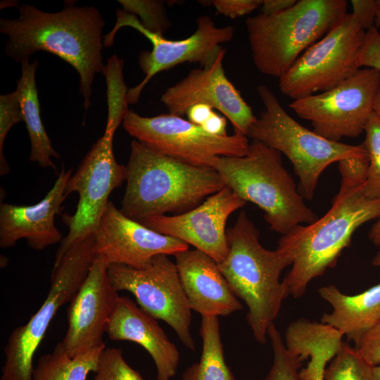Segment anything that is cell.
<instances>
[{"instance_id": "22", "label": "cell", "mask_w": 380, "mask_h": 380, "mask_svg": "<svg viewBox=\"0 0 380 380\" xmlns=\"http://www.w3.org/2000/svg\"><path fill=\"white\" fill-rule=\"evenodd\" d=\"M284 336L286 348L291 354L301 362L310 360L307 367L299 371L301 380H324L327 364L343 343V335L336 329L304 318L290 323Z\"/></svg>"}, {"instance_id": "11", "label": "cell", "mask_w": 380, "mask_h": 380, "mask_svg": "<svg viewBox=\"0 0 380 380\" xmlns=\"http://www.w3.org/2000/svg\"><path fill=\"white\" fill-rule=\"evenodd\" d=\"M115 131L106 128L69 178L65 195L76 192L79 200L72 215H63L68 232L56 251L53 265L75 243L91 236L108 203L111 192L126 181V166L115 158L113 140Z\"/></svg>"}, {"instance_id": "13", "label": "cell", "mask_w": 380, "mask_h": 380, "mask_svg": "<svg viewBox=\"0 0 380 380\" xmlns=\"http://www.w3.org/2000/svg\"><path fill=\"white\" fill-rule=\"evenodd\" d=\"M380 71L359 69L327 91L293 100L289 106L310 122L313 131L334 141L359 137L374 113Z\"/></svg>"}, {"instance_id": "29", "label": "cell", "mask_w": 380, "mask_h": 380, "mask_svg": "<svg viewBox=\"0 0 380 380\" xmlns=\"http://www.w3.org/2000/svg\"><path fill=\"white\" fill-rule=\"evenodd\" d=\"M273 351V363L265 380H301L299 368L302 362L286 348L281 334L274 323L268 328Z\"/></svg>"}, {"instance_id": "27", "label": "cell", "mask_w": 380, "mask_h": 380, "mask_svg": "<svg viewBox=\"0 0 380 380\" xmlns=\"http://www.w3.org/2000/svg\"><path fill=\"white\" fill-rule=\"evenodd\" d=\"M373 367L350 344L343 342L326 367L324 380H373Z\"/></svg>"}, {"instance_id": "15", "label": "cell", "mask_w": 380, "mask_h": 380, "mask_svg": "<svg viewBox=\"0 0 380 380\" xmlns=\"http://www.w3.org/2000/svg\"><path fill=\"white\" fill-rule=\"evenodd\" d=\"M92 236L94 257L101 258L108 266L141 269L158 255H175L189 249L186 243L127 217L112 201Z\"/></svg>"}, {"instance_id": "12", "label": "cell", "mask_w": 380, "mask_h": 380, "mask_svg": "<svg viewBox=\"0 0 380 380\" xmlns=\"http://www.w3.org/2000/svg\"><path fill=\"white\" fill-rule=\"evenodd\" d=\"M196 25V31L187 38L170 40L144 29L136 15L122 9L116 10L115 26L103 35L105 47H110L114 44L116 32L123 27L137 30L152 44L151 51H144L139 55L138 63L145 76L138 85L128 89L127 101L129 104L138 102L146 85L158 72L186 62L198 63L201 68L210 66L224 49L221 44L231 41L234 35V26L217 27L208 15L198 17Z\"/></svg>"}, {"instance_id": "38", "label": "cell", "mask_w": 380, "mask_h": 380, "mask_svg": "<svg viewBox=\"0 0 380 380\" xmlns=\"http://www.w3.org/2000/svg\"><path fill=\"white\" fill-rule=\"evenodd\" d=\"M227 120L224 116L220 115L215 112L201 126L208 133L215 136H226Z\"/></svg>"}, {"instance_id": "7", "label": "cell", "mask_w": 380, "mask_h": 380, "mask_svg": "<svg viewBox=\"0 0 380 380\" xmlns=\"http://www.w3.org/2000/svg\"><path fill=\"white\" fill-rule=\"evenodd\" d=\"M265 110L250 127L247 137L284 154L300 179L301 196L311 200L322 172L342 160L368 157L364 144L350 145L327 139L301 125L283 108L266 85L257 87Z\"/></svg>"}, {"instance_id": "43", "label": "cell", "mask_w": 380, "mask_h": 380, "mask_svg": "<svg viewBox=\"0 0 380 380\" xmlns=\"http://www.w3.org/2000/svg\"><path fill=\"white\" fill-rule=\"evenodd\" d=\"M372 264L376 267H380V251L376 253V255L374 257Z\"/></svg>"}, {"instance_id": "39", "label": "cell", "mask_w": 380, "mask_h": 380, "mask_svg": "<svg viewBox=\"0 0 380 380\" xmlns=\"http://www.w3.org/2000/svg\"><path fill=\"white\" fill-rule=\"evenodd\" d=\"M297 0H264L260 6L262 14L274 15L293 6Z\"/></svg>"}, {"instance_id": "17", "label": "cell", "mask_w": 380, "mask_h": 380, "mask_svg": "<svg viewBox=\"0 0 380 380\" xmlns=\"http://www.w3.org/2000/svg\"><path fill=\"white\" fill-rule=\"evenodd\" d=\"M246 202L224 187L197 207L182 214L158 215L140 222L160 234L190 244L222 262L229 251L226 224L232 213Z\"/></svg>"}, {"instance_id": "32", "label": "cell", "mask_w": 380, "mask_h": 380, "mask_svg": "<svg viewBox=\"0 0 380 380\" xmlns=\"http://www.w3.org/2000/svg\"><path fill=\"white\" fill-rule=\"evenodd\" d=\"M23 121L19 96L16 89L0 96V175L8 174L9 165L4 154V144L10 129Z\"/></svg>"}, {"instance_id": "2", "label": "cell", "mask_w": 380, "mask_h": 380, "mask_svg": "<svg viewBox=\"0 0 380 380\" xmlns=\"http://www.w3.org/2000/svg\"><path fill=\"white\" fill-rule=\"evenodd\" d=\"M17 8L18 18H0V32L8 38L6 55L20 63L42 51L67 62L80 75V92L87 110L95 76L106 68L102 34L105 20L100 11L94 6L73 4L56 13L26 4Z\"/></svg>"}, {"instance_id": "28", "label": "cell", "mask_w": 380, "mask_h": 380, "mask_svg": "<svg viewBox=\"0 0 380 380\" xmlns=\"http://www.w3.org/2000/svg\"><path fill=\"white\" fill-rule=\"evenodd\" d=\"M363 142L369 157L364 193L369 198H380V118L373 113L365 129Z\"/></svg>"}, {"instance_id": "36", "label": "cell", "mask_w": 380, "mask_h": 380, "mask_svg": "<svg viewBox=\"0 0 380 380\" xmlns=\"http://www.w3.org/2000/svg\"><path fill=\"white\" fill-rule=\"evenodd\" d=\"M352 13L362 23L367 30L374 26L376 13L379 11L376 1L352 0Z\"/></svg>"}, {"instance_id": "21", "label": "cell", "mask_w": 380, "mask_h": 380, "mask_svg": "<svg viewBox=\"0 0 380 380\" xmlns=\"http://www.w3.org/2000/svg\"><path fill=\"white\" fill-rule=\"evenodd\" d=\"M106 334L112 341H129L142 346L154 362L156 380H170L175 376L180 360L179 350L157 319L128 297L120 296Z\"/></svg>"}, {"instance_id": "16", "label": "cell", "mask_w": 380, "mask_h": 380, "mask_svg": "<svg viewBox=\"0 0 380 380\" xmlns=\"http://www.w3.org/2000/svg\"><path fill=\"white\" fill-rule=\"evenodd\" d=\"M224 55L223 49L213 65L191 70L182 80L168 87L160 101L169 113L180 117L192 106H210L230 121L234 133L247 136L257 118L227 77L222 65Z\"/></svg>"}, {"instance_id": "31", "label": "cell", "mask_w": 380, "mask_h": 380, "mask_svg": "<svg viewBox=\"0 0 380 380\" xmlns=\"http://www.w3.org/2000/svg\"><path fill=\"white\" fill-rule=\"evenodd\" d=\"M92 380H144L125 361L122 350L105 348L101 352Z\"/></svg>"}, {"instance_id": "23", "label": "cell", "mask_w": 380, "mask_h": 380, "mask_svg": "<svg viewBox=\"0 0 380 380\" xmlns=\"http://www.w3.org/2000/svg\"><path fill=\"white\" fill-rule=\"evenodd\" d=\"M318 292L333 308L331 313L322 316L321 322L336 329L355 345L380 320V283L353 296L332 284Z\"/></svg>"}, {"instance_id": "3", "label": "cell", "mask_w": 380, "mask_h": 380, "mask_svg": "<svg viewBox=\"0 0 380 380\" xmlns=\"http://www.w3.org/2000/svg\"><path fill=\"white\" fill-rule=\"evenodd\" d=\"M126 170L120 210L139 222L166 213H186L225 187L213 168L182 163L135 139L131 141Z\"/></svg>"}, {"instance_id": "42", "label": "cell", "mask_w": 380, "mask_h": 380, "mask_svg": "<svg viewBox=\"0 0 380 380\" xmlns=\"http://www.w3.org/2000/svg\"><path fill=\"white\" fill-rule=\"evenodd\" d=\"M373 380H380V365L373 367Z\"/></svg>"}, {"instance_id": "25", "label": "cell", "mask_w": 380, "mask_h": 380, "mask_svg": "<svg viewBox=\"0 0 380 380\" xmlns=\"http://www.w3.org/2000/svg\"><path fill=\"white\" fill-rule=\"evenodd\" d=\"M200 335L201 356L184 371L182 380H236L225 361L218 317L202 316Z\"/></svg>"}, {"instance_id": "14", "label": "cell", "mask_w": 380, "mask_h": 380, "mask_svg": "<svg viewBox=\"0 0 380 380\" xmlns=\"http://www.w3.org/2000/svg\"><path fill=\"white\" fill-rule=\"evenodd\" d=\"M108 275L117 291L133 294L143 310L167 323L186 348L195 350L191 334V309L176 264L167 255L155 256L141 269L110 265Z\"/></svg>"}, {"instance_id": "8", "label": "cell", "mask_w": 380, "mask_h": 380, "mask_svg": "<svg viewBox=\"0 0 380 380\" xmlns=\"http://www.w3.org/2000/svg\"><path fill=\"white\" fill-rule=\"evenodd\" d=\"M92 235L73 244L53 265L44 303L28 322L13 329L4 347L0 380H32L34 355L59 308L70 303L94 260Z\"/></svg>"}, {"instance_id": "33", "label": "cell", "mask_w": 380, "mask_h": 380, "mask_svg": "<svg viewBox=\"0 0 380 380\" xmlns=\"http://www.w3.org/2000/svg\"><path fill=\"white\" fill-rule=\"evenodd\" d=\"M357 64L359 68L365 67L380 71V33L375 25L366 32Z\"/></svg>"}, {"instance_id": "5", "label": "cell", "mask_w": 380, "mask_h": 380, "mask_svg": "<svg viewBox=\"0 0 380 380\" xmlns=\"http://www.w3.org/2000/svg\"><path fill=\"white\" fill-rule=\"evenodd\" d=\"M212 168L225 186L262 209L270 229L281 235L318 218L284 167L281 153L260 141L249 143L243 156L215 158Z\"/></svg>"}, {"instance_id": "10", "label": "cell", "mask_w": 380, "mask_h": 380, "mask_svg": "<svg viewBox=\"0 0 380 380\" xmlns=\"http://www.w3.org/2000/svg\"><path fill=\"white\" fill-rule=\"evenodd\" d=\"M125 130L151 150L182 163L211 167L217 157H239L248 150V137L234 133L215 136L180 116L170 113L144 117L128 110Z\"/></svg>"}, {"instance_id": "44", "label": "cell", "mask_w": 380, "mask_h": 380, "mask_svg": "<svg viewBox=\"0 0 380 380\" xmlns=\"http://www.w3.org/2000/svg\"><path fill=\"white\" fill-rule=\"evenodd\" d=\"M374 24L376 27H380V11L376 13Z\"/></svg>"}, {"instance_id": "37", "label": "cell", "mask_w": 380, "mask_h": 380, "mask_svg": "<svg viewBox=\"0 0 380 380\" xmlns=\"http://www.w3.org/2000/svg\"><path fill=\"white\" fill-rule=\"evenodd\" d=\"M214 112L213 108L210 106L197 104L190 107L186 115L189 122L201 127Z\"/></svg>"}, {"instance_id": "19", "label": "cell", "mask_w": 380, "mask_h": 380, "mask_svg": "<svg viewBox=\"0 0 380 380\" xmlns=\"http://www.w3.org/2000/svg\"><path fill=\"white\" fill-rule=\"evenodd\" d=\"M72 170L62 167L52 188L37 203L17 205H0V247L8 248L25 239L30 248L42 251L60 243L61 232L55 225V217L66 199L65 189Z\"/></svg>"}, {"instance_id": "18", "label": "cell", "mask_w": 380, "mask_h": 380, "mask_svg": "<svg viewBox=\"0 0 380 380\" xmlns=\"http://www.w3.org/2000/svg\"><path fill=\"white\" fill-rule=\"evenodd\" d=\"M107 263L94 258L89 272L67 310L68 329L61 341L71 357L106 346L103 336L120 297Z\"/></svg>"}, {"instance_id": "30", "label": "cell", "mask_w": 380, "mask_h": 380, "mask_svg": "<svg viewBox=\"0 0 380 380\" xmlns=\"http://www.w3.org/2000/svg\"><path fill=\"white\" fill-rule=\"evenodd\" d=\"M122 10L139 16L141 26L146 30L163 35L172 26L164 3L155 0H120Z\"/></svg>"}, {"instance_id": "4", "label": "cell", "mask_w": 380, "mask_h": 380, "mask_svg": "<svg viewBox=\"0 0 380 380\" xmlns=\"http://www.w3.org/2000/svg\"><path fill=\"white\" fill-rule=\"evenodd\" d=\"M229 251L218 267L236 297L247 305L246 319L255 340L265 344L286 298L279 277L292 260L276 249L267 250L260 242V232L242 210L227 230Z\"/></svg>"}, {"instance_id": "24", "label": "cell", "mask_w": 380, "mask_h": 380, "mask_svg": "<svg viewBox=\"0 0 380 380\" xmlns=\"http://www.w3.org/2000/svg\"><path fill=\"white\" fill-rule=\"evenodd\" d=\"M39 62L30 59L20 63L21 75L17 88L23 121L25 122L30 141V160L37 163L42 168L56 170L51 158H59L44 129L40 115V106L36 85L35 74Z\"/></svg>"}, {"instance_id": "41", "label": "cell", "mask_w": 380, "mask_h": 380, "mask_svg": "<svg viewBox=\"0 0 380 380\" xmlns=\"http://www.w3.org/2000/svg\"><path fill=\"white\" fill-rule=\"evenodd\" d=\"M374 113L380 118V84L375 97Z\"/></svg>"}, {"instance_id": "40", "label": "cell", "mask_w": 380, "mask_h": 380, "mask_svg": "<svg viewBox=\"0 0 380 380\" xmlns=\"http://www.w3.org/2000/svg\"><path fill=\"white\" fill-rule=\"evenodd\" d=\"M368 236L373 244L380 246V218L372 225Z\"/></svg>"}, {"instance_id": "6", "label": "cell", "mask_w": 380, "mask_h": 380, "mask_svg": "<svg viewBox=\"0 0 380 380\" xmlns=\"http://www.w3.org/2000/svg\"><path fill=\"white\" fill-rule=\"evenodd\" d=\"M347 5L346 0H298L279 13L248 18L246 26L255 68L280 78L341 20Z\"/></svg>"}, {"instance_id": "9", "label": "cell", "mask_w": 380, "mask_h": 380, "mask_svg": "<svg viewBox=\"0 0 380 380\" xmlns=\"http://www.w3.org/2000/svg\"><path fill=\"white\" fill-rule=\"evenodd\" d=\"M367 30L346 13L309 47L280 78L281 94L293 100L334 88L360 68L357 62Z\"/></svg>"}, {"instance_id": "35", "label": "cell", "mask_w": 380, "mask_h": 380, "mask_svg": "<svg viewBox=\"0 0 380 380\" xmlns=\"http://www.w3.org/2000/svg\"><path fill=\"white\" fill-rule=\"evenodd\" d=\"M210 2L218 13L231 18L249 14L262 4V0H213Z\"/></svg>"}, {"instance_id": "34", "label": "cell", "mask_w": 380, "mask_h": 380, "mask_svg": "<svg viewBox=\"0 0 380 380\" xmlns=\"http://www.w3.org/2000/svg\"><path fill=\"white\" fill-rule=\"evenodd\" d=\"M355 348L371 365H380V320L363 336Z\"/></svg>"}, {"instance_id": "1", "label": "cell", "mask_w": 380, "mask_h": 380, "mask_svg": "<svg viewBox=\"0 0 380 380\" xmlns=\"http://www.w3.org/2000/svg\"><path fill=\"white\" fill-rule=\"evenodd\" d=\"M338 170L341 182L331 208L310 224L296 225L278 241L277 249L292 260V268L282 281L286 298L303 296L313 279L336 266L354 232L380 218V198L364 193L366 172L349 163H340Z\"/></svg>"}, {"instance_id": "26", "label": "cell", "mask_w": 380, "mask_h": 380, "mask_svg": "<svg viewBox=\"0 0 380 380\" xmlns=\"http://www.w3.org/2000/svg\"><path fill=\"white\" fill-rule=\"evenodd\" d=\"M105 348L71 357L60 342L50 353L39 357L34 367L32 380H87L89 373L95 372L100 353Z\"/></svg>"}, {"instance_id": "20", "label": "cell", "mask_w": 380, "mask_h": 380, "mask_svg": "<svg viewBox=\"0 0 380 380\" xmlns=\"http://www.w3.org/2000/svg\"><path fill=\"white\" fill-rule=\"evenodd\" d=\"M175 256L180 281L191 310L201 317H218L242 309L213 258L197 249H188Z\"/></svg>"}]
</instances>
